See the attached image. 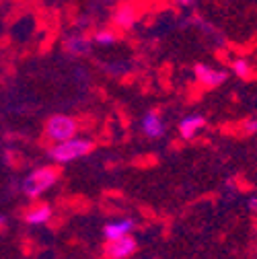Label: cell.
Segmentation results:
<instances>
[{
    "instance_id": "cell-1",
    "label": "cell",
    "mask_w": 257,
    "mask_h": 259,
    "mask_svg": "<svg viewBox=\"0 0 257 259\" xmlns=\"http://www.w3.org/2000/svg\"><path fill=\"white\" fill-rule=\"evenodd\" d=\"M93 148H95V142L93 140L72 136L68 140L56 142L50 148V158L54 160V163L68 165V163H72V160H78V158H84L87 154H91Z\"/></svg>"
},
{
    "instance_id": "cell-2",
    "label": "cell",
    "mask_w": 257,
    "mask_h": 259,
    "mask_svg": "<svg viewBox=\"0 0 257 259\" xmlns=\"http://www.w3.org/2000/svg\"><path fill=\"white\" fill-rule=\"evenodd\" d=\"M60 175L54 167H41V169H35L31 171L25 181L21 183V191L25 193L27 198H39L41 193H46L48 189H52L56 183H58Z\"/></svg>"
},
{
    "instance_id": "cell-3",
    "label": "cell",
    "mask_w": 257,
    "mask_h": 259,
    "mask_svg": "<svg viewBox=\"0 0 257 259\" xmlns=\"http://www.w3.org/2000/svg\"><path fill=\"white\" fill-rule=\"evenodd\" d=\"M78 132V121L70 115H52L48 119V125H46V136L52 140V142H62V140H68L72 136H76Z\"/></svg>"
},
{
    "instance_id": "cell-4",
    "label": "cell",
    "mask_w": 257,
    "mask_h": 259,
    "mask_svg": "<svg viewBox=\"0 0 257 259\" xmlns=\"http://www.w3.org/2000/svg\"><path fill=\"white\" fill-rule=\"evenodd\" d=\"M194 78L206 89H218L220 84L227 82L229 70L214 68V66H208V64H196L194 66Z\"/></svg>"
},
{
    "instance_id": "cell-5",
    "label": "cell",
    "mask_w": 257,
    "mask_h": 259,
    "mask_svg": "<svg viewBox=\"0 0 257 259\" xmlns=\"http://www.w3.org/2000/svg\"><path fill=\"white\" fill-rule=\"evenodd\" d=\"M136 251H138V241L132 235H125V237L107 241L103 253L107 259H130Z\"/></svg>"
},
{
    "instance_id": "cell-6",
    "label": "cell",
    "mask_w": 257,
    "mask_h": 259,
    "mask_svg": "<svg viewBox=\"0 0 257 259\" xmlns=\"http://www.w3.org/2000/svg\"><path fill=\"white\" fill-rule=\"evenodd\" d=\"M140 125H142V134H144L148 140H156V138H160V136H165V130H167L163 115H160V111H156V109H148V111L142 115Z\"/></svg>"
},
{
    "instance_id": "cell-7",
    "label": "cell",
    "mask_w": 257,
    "mask_h": 259,
    "mask_svg": "<svg viewBox=\"0 0 257 259\" xmlns=\"http://www.w3.org/2000/svg\"><path fill=\"white\" fill-rule=\"evenodd\" d=\"M204 127H206V117L202 113H189V115L179 119L177 132L183 140H194Z\"/></svg>"
},
{
    "instance_id": "cell-8",
    "label": "cell",
    "mask_w": 257,
    "mask_h": 259,
    "mask_svg": "<svg viewBox=\"0 0 257 259\" xmlns=\"http://www.w3.org/2000/svg\"><path fill=\"white\" fill-rule=\"evenodd\" d=\"M64 50H66L70 56H74V58H82V56H89L91 54V50H93V41H91V37H87L84 33H70V35H66L64 37Z\"/></svg>"
},
{
    "instance_id": "cell-9",
    "label": "cell",
    "mask_w": 257,
    "mask_h": 259,
    "mask_svg": "<svg viewBox=\"0 0 257 259\" xmlns=\"http://www.w3.org/2000/svg\"><path fill=\"white\" fill-rule=\"evenodd\" d=\"M136 229V220L134 218H117V220H109L103 226V237L105 241H113L125 235H132V231Z\"/></svg>"
},
{
    "instance_id": "cell-10",
    "label": "cell",
    "mask_w": 257,
    "mask_h": 259,
    "mask_svg": "<svg viewBox=\"0 0 257 259\" xmlns=\"http://www.w3.org/2000/svg\"><path fill=\"white\" fill-rule=\"evenodd\" d=\"M136 11H134V7H130V5H121V7H117L115 9V13H113V25L117 27V29H121V31H127V29H132L134 25H136Z\"/></svg>"
},
{
    "instance_id": "cell-11",
    "label": "cell",
    "mask_w": 257,
    "mask_h": 259,
    "mask_svg": "<svg viewBox=\"0 0 257 259\" xmlns=\"http://www.w3.org/2000/svg\"><path fill=\"white\" fill-rule=\"evenodd\" d=\"M52 220V206L50 204H37L25 214V222L31 226H41Z\"/></svg>"
},
{
    "instance_id": "cell-12",
    "label": "cell",
    "mask_w": 257,
    "mask_h": 259,
    "mask_svg": "<svg viewBox=\"0 0 257 259\" xmlns=\"http://www.w3.org/2000/svg\"><path fill=\"white\" fill-rule=\"evenodd\" d=\"M117 39H119V35L115 33V29H109V27L97 29L93 33V37H91V41L95 46H99V48H111V46L117 44Z\"/></svg>"
},
{
    "instance_id": "cell-13",
    "label": "cell",
    "mask_w": 257,
    "mask_h": 259,
    "mask_svg": "<svg viewBox=\"0 0 257 259\" xmlns=\"http://www.w3.org/2000/svg\"><path fill=\"white\" fill-rule=\"evenodd\" d=\"M231 72H233L237 78H241V80H251L253 74H255L253 64H251L247 58H237V60H233V64H231Z\"/></svg>"
},
{
    "instance_id": "cell-14",
    "label": "cell",
    "mask_w": 257,
    "mask_h": 259,
    "mask_svg": "<svg viewBox=\"0 0 257 259\" xmlns=\"http://www.w3.org/2000/svg\"><path fill=\"white\" fill-rule=\"evenodd\" d=\"M247 210H249L251 214H257V196L247 198Z\"/></svg>"
},
{
    "instance_id": "cell-15",
    "label": "cell",
    "mask_w": 257,
    "mask_h": 259,
    "mask_svg": "<svg viewBox=\"0 0 257 259\" xmlns=\"http://www.w3.org/2000/svg\"><path fill=\"white\" fill-rule=\"evenodd\" d=\"M245 130H247L249 134H255L257 132V117L255 119H247L245 121Z\"/></svg>"
},
{
    "instance_id": "cell-16",
    "label": "cell",
    "mask_w": 257,
    "mask_h": 259,
    "mask_svg": "<svg viewBox=\"0 0 257 259\" xmlns=\"http://www.w3.org/2000/svg\"><path fill=\"white\" fill-rule=\"evenodd\" d=\"M198 3V0H175V5L181 7V9H189V7H194Z\"/></svg>"
},
{
    "instance_id": "cell-17",
    "label": "cell",
    "mask_w": 257,
    "mask_h": 259,
    "mask_svg": "<svg viewBox=\"0 0 257 259\" xmlns=\"http://www.w3.org/2000/svg\"><path fill=\"white\" fill-rule=\"evenodd\" d=\"M5 226H7V218H5L3 214H0V229H5Z\"/></svg>"
}]
</instances>
